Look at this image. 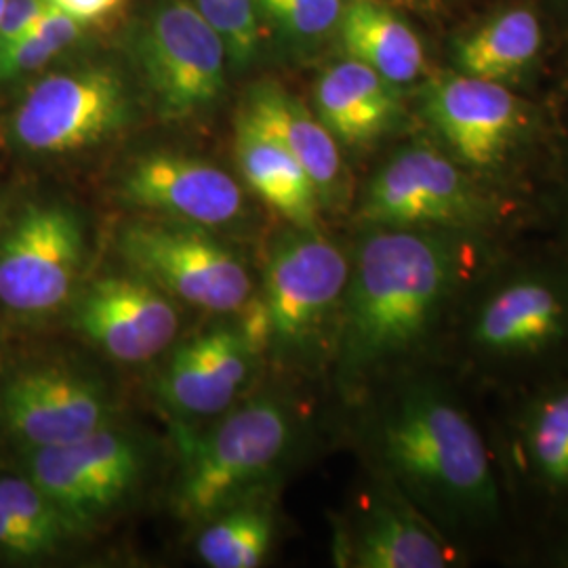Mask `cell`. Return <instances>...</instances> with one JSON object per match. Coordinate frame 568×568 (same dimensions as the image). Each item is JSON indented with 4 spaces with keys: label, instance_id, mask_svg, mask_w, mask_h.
I'll use <instances>...</instances> for the list:
<instances>
[{
    "label": "cell",
    "instance_id": "6da1fadb",
    "mask_svg": "<svg viewBox=\"0 0 568 568\" xmlns=\"http://www.w3.org/2000/svg\"><path fill=\"white\" fill-rule=\"evenodd\" d=\"M354 403L368 457L382 480L403 493L469 567L511 565L514 532L488 443L483 400L443 361L405 368Z\"/></svg>",
    "mask_w": 568,
    "mask_h": 568
},
{
    "label": "cell",
    "instance_id": "7a4b0ae2",
    "mask_svg": "<svg viewBox=\"0 0 568 568\" xmlns=\"http://www.w3.org/2000/svg\"><path fill=\"white\" fill-rule=\"evenodd\" d=\"M509 236L361 227L333 375L354 403L387 377L436 361L467 286Z\"/></svg>",
    "mask_w": 568,
    "mask_h": 568
},
{
    "label": "cell",
    "instance_id": "3957f363",
    "mask_svg": "<svg viewBox=\"0 0 568 568\" xmlns=\"http://www.w3.org/2000/svg\"><path fill=\"white\" fill-rule=\"evenodd\" d=\"M438 361L480 400L568 371V255L530 230L509 236L467 286Z\"/></svg>",
    "mask_w": 568,
    "mask_h": 568
},
{
    "label": "cell",
    "instance_id": "277c9868",
    "mask_svg": "<svg viewBox=\"0 0 568 568\" xmlns=\"http://www.w3.org/2000/svg\"><path fill=\"white\" fill-rule=\"evenodd\" d=\"M483 415L516 565L530 546L568 527V371L483 400Z\"/></svg>",
    "mask_w": 568,
    "mask_h": 568
},
{
    "label": "cell",
    "instance_id": "5b68a950",
    "mask_svg": "<svg viewBox=\"0 0 568 568\" xmlns=\"http://www.w3.org/2000/svg\"><path fill=\"white\" fill-rule=\"evenodd\" d=\"M361 227L514 236L528 230L518 204L493 194L436 143L400 148L368 180L354 211Z\"/></svg>",
    "mask_w": 568,
    "mask_h": 568
},
{
    "label": "cell",
    "instance_id": "8992f818",
    "mask_svg": "<svg viewBox=\"0 0 568 568\" xmlns=\"http://www.w3.org/2000/svg\"><path fill=\"white\" fill-rule=\"evenodd\" d=\"M349 281V248L323 227H291L265 264L270 349L286 365L323 371L333 365Z\"/></svg>",
    "mask_w": 568,
    "mask_h": 568
},
{
    "label": "cell",
    "instance_id": "52a82bcc",
    "mask_svg": "<svg viewBox=\"0 0 568 568\" xmlns=\"http://www.w3.org/2000/svg\"><path fill=\"white\" fill-rule=\"evenodd\" d=\"M300 424L278 400H255L204 436L183 440L175 511L201 523L241 501L288 457Z\"/></svg>",
    "mask_w": 568,
    "mask_h": 568
},
{
    "label": "cell",
    "instance_id": "ba28073f",
    "mask_svg": "<svg viewBox=\"0 0 568 568\" xmlns=\"http://www.w3.org/2000/svg\"><path fill=\"white\" fill-rule=\"evenodd\" d=\"M131 116L121 72L108 63H84L32 82L4 119L2 138L23 156L58 159L116 138Z\"/></svg>",
    "mask_w": 568,
    "mask_h": 568
},
{
    "label": "cell",
    "instance_id": "9c48e42d",
    "mask_svg": "<svg viewBox=\"0 0 568 568\" xmlns=\"http://www.w3.org/2000/svg\"><path fill=\"white\" fill-rule=\"evenodd\" d=\"M116 248L135 274L213 314H239L255 295L241 257L201 225L138 220L121 227Z\"/></svg>",
    "mask_w": 568,
    "mask_h": 568
},
{
    "label": "cell",
    "instance_id": "30bf717a",
    "mask_svg": "<svg viewBox=\"0 0 568 568\" xmlns=\"http://www.w3.org/2000/svg\"><path fill=\"white\" fill-rule=\"evenodd\" d=\"M424 116L436 145L493 194L490 183L523 152L535 126L530 105L508 84L462 72L427 84Z\"/></svg>",
    "mask_w": 568,
    "mask_h": 568
},
{
    "label": "cell",
    "instance_id": "8fae6325",
    "mask_svg": "<svg viewBox=\"0 0 568 568\" xmlns=\"http://www.w3.org/2000/svg\"><path fill=\"white\" fill-rule=\"evenodd\" d=\"M87 260L81 215L61 203L21 209L0 232V307L20 318L58 314Z\"/></svg>",
    "mask_w": 568,
    "mask_h": 568
},
{
    "label": "cell",
    "instance_id": "7c38bea8",
    "mask_svg": "<svg viewBox=\"0 0 568 568\" xmlns=\"http://www.w3.org/2000/svg\"><path fill=\"white\" fill-rule=\"evenodd\" d=\"M135 51L150 98L164 121L199 119L220 102L227 49L194 4L173 0L154 9Z\"/></svg>",
    "mask_w": 568,
    "mask_h": 568
},
{
    "label": "cell",
    "instance_id": "4fadbf2b",
    "mask_svg": "<svg viewBox=\"0 0 568 568\" xmlns=\"http://www.w3.org/2000/svg\"><path fill=\"white\" fill-rule=\"evenodd\" d=\"M142 469L140 443L105 426L65 445L28 450L26 474L82 532L121 504Z\"/></svg>",
    "mask_w": 568,
    "mask_h": 568
},
{
    "label": "cell",
    "instance_id": "5bb4252c",
    "mask_svg": "<svg viewBox=\"0 0 568 568\" xmlns=\"http://www.w3.org/2000/svg\"><path fill=\"white\" fill-rule=\"evenodd\" d=\"M72 323L112 361L140 365L173 344L180 314L163 288L133 272L89 284L77 302Z\"/></svg>",
    "mask_w": 568,
    "mask_h": 568
},
{
    "label": "cell",
    "instance_id": "9a60e30c",
    "mask_svg": "<svg viewBox=\"0 0 568 568\" xmlns=\"http://www.w3.org/2000/svg\"><path fill=\"white\" fill-rule=\"evenodd\" d=\"M126 204L206 230L241 220L243 187L217 164L173 152L143 154L129 164L119 185Z\"/></svg>",
    "mask_w": 568,
    "mask_h": 568
},
{
    "label": "cell",
    "instance_id": "2e32d148",
    "mask_svg": "<svg viewBox=\"0 0 568 568\" xmlns=\"http://www.w3.org/2000/svg\"><path fill=\"white\" fill-rule=\"evenodd\" d=\"M347 520L337 558L352 568H466V558L386 480L366 490Z\"/></svg>",
    "mask_w": 568,
    "mask_h": 568
},
{
    "label": "cell",
    "instance_id": "e0dca14e",
    "mask_svg": "<svg viewBox=\"0 0 568 568\" xmlns=\"http://www.w3.org/2000/svg\"><path fill=\"white\" fill-rule=\"evenodd\" d=\"M4 427L32 448L58 447L110 424L112 405L95 382L61 366L16 375L0 396Z\"/></svg>",
    "mask_w": 568,
    "mask_h": 568
},
{
    "label": "cell",
    "instance_id": "ac0fdd59",
    "mask_svg": "<svg viewBox=\"0 0 568 568\" xmlns=\"http://www.w3.org/2000/svg\"><path fill=\"white\" fill-rule=\"evenodd\" d=\"M253 356L239 326L206 331L178 347L163 371L159 394L183 415H217L239 396Z\"/></svg>",
    "mask_w": 568,
    "mask_h": 568
},
{
    "label": "cell",
    "instance_id": "d6986e66",
    "mask_svg": "<svg viewBox=\"0 0 568 568\" xmlns=\"http://www.w3.org/2000/svg\"><path fill=\"white\" fill-rule=\"evenodd\" d=\"M243 112L304 166L318 192L323 213L344 209L347 178L339 142L316 112L274 82H260L248 93Z\"/></svg>",
    "mask_w": 568,
    "mask_h": 568
},
{
    "label": "cell",
    "instance_id": "ffe728a7",
    "mask_svg": "<svg viewBox=\"0 0 568 568\" xmlns=\"http://www.w3.org/2000/svg\"><path fill=\"white\" fill-rule=\"evenodd\" d=\"M314 112L337 142L358 148L386 135L398 119V102L394 84L347 58L318 77Z\"/></svg>",
    "mask_w": 568,
    "mask_h": 568
},
{
    "label": "cell",
    "instance_id": "44dd1931",
    "mask_svg": "<svg viewBox=\"0 0 568 568\" xmlns=\"http://www.w3.org/2000/svg\"><path fill=\"white\" fill-rule=\"evenodd\" d=\"M234 154L244 183L286 224L297 230L323 227L321 199L304 166L243 110L236 119Z\"/></svg>",
    "mask_w": 568,
    "mask_h": 568
},
{
    "label": "cell",
    "instance_id": "7402d4cb",
    "mask_svg": "<svg viewBox=\"0 0 568 568\" xmlns=\"http://www.w3.org/2000/svg\"><path fill=\"white\" fill-rule=\"evenodd\" d=\"M347 58L375 70L389 84L415 82L426 70L419 37L377 0H354L337 23Z\"/></svg>",
    "mask_w": 568,
    "mask_h": 568
},
{
    "label": "cell",
    "instance_id": "603a6c76",
    "mask_svg": "<svg viewBox=\"0 0 568 568\" xmlns=\"http://www.w3.org/2000/svg\"><path fill=\"white\" fill-rule=\"evenodd\" d=\"M81 530L28 474L0 476V551L21 560L58 554Z\"/></svg>",
    "mask_w": 568,
    "mask_h": 568
},
{
    "label": "cell",
    "instance_id": "cb8c5ba5",
    "mask_svg": "<svg viewBox=\"0 0 568 568\" xmlns=\"http://www.w3.org/2000/svg\"><path fill=\"white\" fill-rule=\"evenodd\" d=\"M541 39L539 18L516 7L495 16L459 42L455 63L467 77L508 84L535 61Z\"/></svg>",
    "mask_w": 568,
    "mask_h": 568
},
{
    "label": "cell",
    "instance_id": "d4e9b609",
    "mask_svg": "<svg viewBox=\"0 0 568 568\" xmlns=\"http://www.w3.org/2000/svg\"><path fill=\"white\" fill-rule=\"evenodd\" d=\"M196 551L206 567H260L274 541V516L260 506H230L206 520Z\"/></svg>",
    "mask_w": 568,
    "mask_h": 568
},
{
    "label": "cell",
    "instance_id": "484cf974",
    "mask_svg": "<svg viewBox=\"0 0 568 568\" xmlns=\"http://www.w3.org/2000/svg\"><path fill=\"white\" fill-rule=\"evenodd\" d=\"M84 30L81 21L49 4L32 30L0 49V84L39 72L74 42L81 41Z\"/></svg>",
    "mask_w": 568,
    "mask_h": 568
},
{
    "label": "cell",
    "instance_id": "4316f807",
    "mask_svg": "<svg viewBox=\"0 0 568 568\" xmlns=\"http://www.w3.org/2000/svg\"><path fill=\"white\" fill-rule=\"evenodd\" d=\"M194 7L222 37L230 60L246 65L255 58L260 47L257 0H196Z\"/></svg>",
    "mask_w": 568,
    "mask_h": 568
},
{
    "label": "cell",
    "instance_id": "83f0119b",
    "mask_svg": "<svg viewBox=\"0 0 568 568\" xmlns=\"http://www.w3.org/2000/svg\"><path fill=\"white\" fill-rule=\"evenodd\" d=\"M257 7L283 32L304 41L325 37L344 13V0H257Z\"/></svg>",
    "mask_w": 568,
    "mask_h": 568
},
{
    "label": "cell",
    "instance_id": "f1b7e54d",
    "mask_svg": "<svg viewBox=\"0 0 568 568\" xmlns=\"http://www.w3.org/2000/svg\"><path fill=\"white\" fill-rule=\"evenodd\" d=\"M47 7V0H7L0 16V49L32 30Z\"/></svg>",
    "mask_w": 568,
    "mask_h": 568
},
{
    "label": "cell",
    "instance_id": "f546056e",
    "mask_svg": "<svg viewBox=\"0 0 568 568\" xmlns=\"http://www.w3.org/2000/svg\"><path fill=\"white\" fill-rule=\"evenodd\" d=\"M51 7L68 13L70 18L81 21L84 28L102 26L116 16H121L126 0H47Z\"/></svg>",
    "mask_w": 568,
    "mask_h": 568
},
{
    "label": "cell",
    "instance_id": "4dcf8cb0",
    "mask_svg": "<svg viewBox=\"0 0 568 568\" xmlns=\"http://www.w3.org/2000/svg\"><path fill=\"white\" fill-rule=\"evenodd\" d=\"M516 567L568 568V527L530 546L518 558Z\"/></svg>",
    "mask_w": 568,
    "mask_h": 568
},
{
    "label": "cell",
    "instance_id": "1f68e13d",
    "mask_svg": "<svg viewBox=\"0 0 568 568\" xmlns=\"http://www.w3.org/2000/svg\"><path fill=\"white\" fill-rule=\"evenodd\" d=\"M528 230L548 239L549 243L556 244L565 255H568V190L562 201L556 204L546 217L532 222Z\"/></svg>",
    "mask_w": 568,
    "mask_h": 568
},
{
    "label": "cell",
    "instance_id": "d6a6232c",
    "mask_svg": "<svg viewBox=\"0 0 568 568\" xmlns=\"http://www.w3.org/2000/svg\"><path fill=\"white\" fill-rule=\"evenodd\" d=\"M4 2H7V0H0V16H2V9H4Z\"/></svg>",
    "mask_w": 568,
    "mask_h": 568
}]
</instances>
